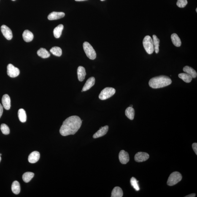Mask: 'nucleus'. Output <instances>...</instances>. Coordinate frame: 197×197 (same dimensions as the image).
I'll return each instance as SVG.
<instances>
[{
    "label": "nucleus",
    "instance_id": "f257e3e1",
    "mask_svg": "<svg viewBox=\"0 0 197 197\" xmlns=\"http://www.w3.org/2000/svg\"><path fill=\"white\" fill-rule=\"evenodd\" d=\"M82 124V120L77 116L68 117L63 122L60 130L62 136H66L74 135L78 131Z\"/></svg>",
    "mask_w": 197,
    "mask_h": 197
},
{
    "label": "nucleus",
    "instance_id": "f03ea898",
    "mask_svg": "<svg viewBox=\"0 0 197 197\" xmlns=\"http://www.w3.org/2000/svg\"><path fill=\"white\" fill-rule=\"evenodd\" d=\"M172 82L171 79L168 76L161 75L152 78L149 81V84L152 88H163L170 85Z\"/></svg>",
    "mask_w": 197,
    "mask_h": 197
},
{
    "label": "nucleus",
    "instance_id": "7ed1b4c3",
    "mask_svg": "<svg viewBox=\"0 0 197 197\" xmlns=\"http://www.w3.org/2000/svg\"><path fill=\"white\" fill-rule=\"evenodd\" d=\"M143 44L144 49L148 54L150 55L154 51V46L153 40L151 36H146L143 41Z\"/></svg>",
    "mask_w": 197,
    "mask_h": 197
},
{
    "label": "nucleus",
    "instance_id": "20e7f679",
    "mask_svg": "<svg viewBox=\"0 0 197 197\" xmlns=\"http://www.w3.org/2000/svg\"><path fill=\"white\" fill-rule=\"evenodd\" d=\"M83 47L86 55L90 59L94 60L96 58V54L94 49L90 44L87 42H84Z\"/></svg>",
    "mask_w": 197,
    "mask_h": 197
},
{
    "label": "nucleus",
    "instance_id": "39448f33",
    "mask_svg": "<svg viewBox=\"0 0 197 197\" xmlns=\"http://www.w3.org/2000/svg\"><path fill=\"white\" fill-rule=\"evenodd\" d=\"M182 179V176L180 173L178 171H174L169 176L167 183L168 185L171 186L178 183Z\"/></svg>",
    "mask_w": 197,
    "mask_h": 197
},
{
    "label": "nucleus",
    "instance_id": "423d86ee",
    "mask_svg": "<svg viewBox=\"0 0 197 197\" xmlns=\"http://www.w3.org/2000/svg\"><path fill=\"white\" fill-rule=\"evenodd\" d=\"M115 90L112 87H106L101 92L99 95V98L101 100L108 99L113 96L115 93Z\"/></svg>",
    "mask_w": 197,
    "mask_h": 197
},
{
    "label": "nucleus",
    "instance_id": "0eeeda50",
    "mask_svg": "<svg viewBox=\"0 0 197 197\" xmlns=\"http://www.w3.org/2000/svg\"><path fill=\"white\" fill-rule=\"evenodd\" d=\"M20 74V70L9 63L7 66V74L9 77L14 78L18 76Z\"/></svg>",
    "mask_w": 197,
    "mask_h": 197
},
{
    "label": "nucleus",
    "instance_id": "6e6552de",
    "mask_svg": "<svg viewBox=\"0 0 197 197\" xmlns=\"http://www.w3.org/2000/svg\"><path fill=\"white\" fill-rule=\"evenodd\" d=\"M1 31L3 35L7 40H11L12 38V31L8 27L5 25H3L1 27Z\"/></svg>",
    "mask_w": 197,
    "mask_h": 197
},
{
    "label": "nucleus",
    "instance_id": "1a4fd4ad",
    "mask_svg": "<svg viewBox=\"0 0 197 197\" xmlns=\"http://www.w3.org/2000/svg\"><path fill=\"white\" fill-rule=\"evenodd\" d=\"M149 157V154L147 152H139L136 154L134 157V160L136 162L140 163L147 161Z\"/></svg>",
    "mask_w": 197,
    "mask_h": 197
},
{
    "label": "nucleus",
    "instance_id": "9d476101",
    "mask_svg": "<svg viewBox=\"0 0 197 197\" xmlns=\"http://www.w3.org/2000/svg\"><path fill=\"white\" fill-rule=\"evenodd\" d=\"M119 158L120 163L123 164H126L130 160L128 152L124 150L120 151L119 155Z\"/></svg>",
    "mask_w": 197,
    "mask_h": 197
},
{
    "label": "nucleus",
    "instance_id": "9b49d317",
    "mask_svg": "<svg viewBox=\"0 0 197 197\" xmlns=\"http://www.w3.org/2000/svg\"><path fill=\"white\" fill-rule=\"evenodd\" d=\"M65 15L64 12H54L49 14L47 18L49 20H57L63 18Z\"/></svg>",
    "mask_w": 197,
    "mask_h": 197
},
{
    "label": "nucleus",
    "instance_id": "f8f14e48",
    "mask_svg": "<svg viewBox=\"0 0 197 197\" xmlns=\"http://www.w3.org/2000/svg\"><path fill=\"white\" fill-rule=\"evenodd\" d=\"M109 130V126L108 125H105L104 127H101L97 132L93 135V137L94 139H97L107 134Z\"/></svg>",
    "mask_w": 197,
    "mask_h": 197
},
{
    "label": "nucleus",
    "instance_id": "ddd939ff",
    "mask_svg": "<svg viewBox=\"0 0 197 197\" xmlns=\"http://www.w3.org/2000/svg\"><path fill=\"white\" fill-rule=\"evenodd\" d=\"M1 101L4 109L6 110H9L11 107V100L9 95H4L2 97Z\"/></svg>",
    "mask_w": 197,
    "mask_h": 197
},
{
    "label": "nucleus",
    "instance_id": "4468645a",
    "mask_svg": "<svg viewBox=\"0 0 197 197\" xmlns=\"http://www.w3.org/2000/svg\"><path fill=\"white\" fill-rule=\"evenodd\" d=\"M40 158V154L37 151H34L30 154L28 157V161L30 163H36Z\"/></svg>",
    "mask_w": 197,
    "mask_h": 197
},
{
    "label": "nucleus",
    "instance_id": "2eb2a0df",
    "mask_svg": "<svg viewBox=\"0 0 197 197\" xmlns=\"http://www.w3.org/2000/svg\"><path fill=\"white\" fill-rule=\"evenodd\" d=\"M95 77H92L89 78L86 82L85 85L82 89V90L83 91H85L90 89L95 85Z\"/></svg>",
    "mask_w": 197,
    "mask_h": 197
},
{
    "label": "nucleus",
    "instance_id": "dca6fc26",
    "mask_svg": "<svg viewBox=\"0 0 197 197\" xmlns=\"http://www.w3.org/2000/svg\"><path fill=\"white\" fill-rule=\"evenodd\" d=\"M77 74L78 79L80 82H82L85 78L86 75L85 68L82 66H79L77 68Z\"/></svg>",
    "mask_w": 197,
    "mask_h": 197
},
{
    "label": "nucleus",
    "instance_id": "f3484780",
    "mask_svg": "<svg viewBox=\"0 0 197 197\" xmlns=\"http://www.w3.org/2000/svg\"><path fill=\"white\" fill-rule=\"evenodd\" d=\"M23 36L24 40L27 42H31L34 38V35L33 33L28 30L24 31Z\"/></svg>",
    "mask_w": 197,
    "mask_h": 197
},
{
    "label": "nucleus",
    "instance_id": "a211bd4d",
    "mask_svg": "<svg viewBox=\"0 0 197 197\" xmlns=\"http://www.w3.org/2000/svg\"><path fill=\"white\" fill-rule=\"evenodd\" d=\"M183 70L185 73L191 76L193 78L196 77L197 72L193 68L188 66H186L183 68Z\"/></svg>",
    "mask_w": 197,
    "mask_h": 197
},
{
    "label": "nucleus",
    "instance_id": "6ab92c4d",
    "mask_svg": "<svg viewBox=\"0 0 197 197\" xmlns=\"http://www.w3.org/2000/svg\"><path fill=\"white\" fill-rule=\"evenodd\" d=\"M171 41L174 45L176 47H180L182 45V42L180 38L176 33L171 34Z\"/></svg>",
    "mask_w": 197,
    "mask_h": 197
},
{
    "label": "nucleus",
    "instance_id": "aec40b11",
    "mask_svg": "<svg viewBox=\"0 0 197 197\" xmlns=\"http://www.w3.org/2000/svg\"><path fill=\"white\" fill-rule=\"evenodd\" d=\"M123 192L122 189L119 187H116L112 190V197H122L123 196Z\"/></svg>",
    "mask_w": 197,
    "mask_h": 197
},
{
    "label": "nucleus",
    "instance_id": "412c9836",
    "mask_svg": "<svg viewBox=\"0 0 197 197\" xmlns=\"http://www.w3.org/2000/svg\"><path fill=\"white\" fill-rule=\"evenodd\" d=\"M63 28V26L62 24L58 25L55 28L53 31V34L55 38L58 39L61 36Z\"/></svg>",
    "mask_w": 197,
    "mask_h": 197
},
{
    "label": "nucleus",
    "instance_id": "4be33fe9",
    "mask_svg": "<svg viewBox=\"0 0 197 197\" xmlns=\"http://www.w3.org/2000/svg\"><path fill=\"white\" fill-rule=\"evenodd\" d=\"M37 55L41 58H49L50 56V54L45 48H41L38 50Z\"/></svg>",
    "mask_w": 197,
    "mask_h": 197
},
{
    "label": "nucleus",
    "instance_id": "5701e85b",
    "mask_svg": "<svg viewBox=\"0 0 197 197\" xmlns=\"http://www.w3.org/2000/svg\"><path fill=\"white\" fill-rule=\"evenodd\" d=\"M125 115L130 120L134 119L135 115L134 109L133 107H128L125 111Z\"/></svg>",
    "mask_w": 197,
    "mask_h": 197
},
{
    "label": "nucleus",
    "instance_id": "b1692460",
    "mask_svg": "<svg viewBox=\"0 0 197 197\" xmlns=\"http://www.w3.org/2000/svg\"><path fill=\"white\" fill-rule=\"evenodd\" d=\"M18 116L19 120L21 122L24 123L26 121L27 116L26 113L23 109H19Z\"/></svg>",
    "mask_w": 197,
    "mask_h": 197
},
{
    "label": "nucleus",
    "instance_id": "393cba45",
    "mask_svg": "<svg viewBox=\"0 0 197 197\" xmlns=\"http://www.w3.org/2000/svg\"><path fill=\"white\" fill-rule=\"evenodd\" d=\"M152 40H153L154 46V51H155V53H158L159 52V47L160 46V39L156 35H153L152 36Z\"/></svg>",
    "mask_w": 197,
    "mask_h": 197
},
{
    "label": "nucleus",
    "instance_id": "a878e982",
    "mask_svg": "<svg viewBox=\"0 0 197 197\" xmlns=\"http://www.w3.org/2000/svg\"><path fill=\"white\" fill-rule=\"evenodd\" d=\"M12 191L15 194H18L20 192V183L17 181H14L12 184Z\"/></svg>",
    "mask_w": 197,
    "mask_h": 197
},
{
    "label": "nucleus",
    "instance_id": "bb28decb",
    "mask_svg": "<svg viewBox=\"0 0 197 197\" xmlns=\"http://www.w3.org/2000/svg\"><path fill=\"white\" fill-rule=\"evenodd\" d=\"M179 78L187 83L191 82L193 79V77L186 73H181L179 74Z\"/></svg>",
    "mask_w": 197,
    "mask_h": 197
},
{
    "label": "nucleus",
    "instance_id": "cd10ccee",
    "mask_svg": "<svg viewBox=\"0 0 197 197\" xmlns=\"http://www.w3.org/2000/svg\"><path fill=\"white\" fill-rule=\"evenodd\" d=\"M50 52L54 55L58 57L61 56L62 54V51L61 48L58 47H52L50 49Z\"/></svg>",
    "mask_w": 197,
    "mask_h": 197
},
{
    "label": "nucleus",
    "instance_id": "c85d7f7f",
    "mask_svg": "<svg viewBox=\"0 0 197 197\" xmlns=\"http://www.w3.org/2000/svg\"><path fill=\"white\" fill-rule=\"evenodd\" d=\"M34 174L31 172H27L25 173L23 176V179L24 182H28L34 177Z\"/></svg>",
    "mask_w": 197,
    "mask_h": 197
},
{
    "label": "nucleus",
    "instance_id": "c756f323",
    "mask_svg": "<svg viewBox=\"0 0 197 197\" xmlns=\"http://www.w3.org/2000/svg\"><path fill=\"white\" fill-rule=\"evenodd\" d=\"M138 182H139V181L136 180V179L134 177H132L131 179H130V183H131L132 186L136 191H139L140 190Z\"/></svg>",
    "mask_w": 197,
    "mask_h": 197
},
{
    "label": "nucleus",
    "instance_id": "7c9ffc66",
    "mask_svg": "<svg viewBox=\"0 0 197 197\" xmlns=\"http://www.w3.org/2000/svg\"><path fill=\"white\" fill-rule=\"evenodd\" d=\"M1 129L3 134L5 135L9 134L10 132L9 127L5 124H2L1 125Z\"/></svg>",
    "mask_w": 197,
    "mask_h": 197
},
{
    "label": "nucleus",
    "instance_id": "2f4dec72",
    "mask_svg": "<svg viewBox=\"0 0 197 197\" xmlns=\"http://www.w3.org/2000/svg\"><path fill=\"white\" fill-rule=\"evenodd\" d=\"M187 4L188 1L187 0H178L176 4L178 7L179 8H184Z\"/></svg>",
    "mask_w": 197,
    "mask_h": 197
},
{
    "label": "nucleus",
    "instance_id": "473e14b6",
    "mask_svg": "<svg viewBox=\"0 0 197 197\" xmlns=\"http://www.w3.org/2000/svg\"><path fill=\"white\" fill-rule=\"evenodd\" d=\"M192 147L196 155H197V144L196 143H194L192 144Z\"/></svg>",
    "mask_w": 197,
    "mask_h": 197
},
{
    "label": "nucleus",
    "instance_id": "72a5a7b5",
    "mask_svg": "<svg viewBox=\"0 0 197 197\" xmlns=\"http://www.w3.org/2000/svg\"><path fill=\"white\" fill-rule=\"evenodd\" d=\"M3 112V107L1 104L0 103V118H1V115H2Z\"/></svg>",
    "mask_w": 197,
    "mask_h": 197
},
{
    "label": "nucleus",
    "instance_id": "f704fd0d",
    "mask_svg": "<svg viewBox=\"0 0 197 197\" xmlns=\"http://www.w3.org/2000/svg\"><path fill=\"white\" fill-rule=\"evenodd\" d=\"M196 196V194L195 193H192L190 194L187 195V196H185V197H194Z\"/></svg>",
    "mask_w": 197,
    "mask_h": 197
},
{
    "label": "nucleus",
    "instance_id": "c9c22d12",
    "mask_svg": "<svg viewBox=\"0 0 197 197\" xmlns=\"http://www.w3.org/2000/svg\"><path fill=\"white\" fill-rule=\"evenodd\" d=\"M75 1H87V0H75Z\"/></svg>",
    "mask_w": 197,
    "mask_h": 197
},
{
    "label": "nucleus",
    "instance_id": "e433bc0d",
    "mask_svg": "<svg viewBox=\"0 0 197 197\" xmlns=\"http://www.w3.org/2000/svg\"><path fill=\"white\" fill-rule=\"evenodd\" d=\"M133 106L132 105H130V107H133Z\"/></svg>",
    "mask_w": 197,
    "mask_h": 197
},
{
    "label": "nucleus",
    "instance_id": "4c0bfd02",
    "mask_svg": "<svg viewBox=\"0 0 197 197\" xmlns=\"http://www.w3.org/2000/svg\"><path fill=\"white\" fill-rule=\"evenodd\" d=\"M1 157L0 156V162H1Z\"/></svg>",
    "mask_w": 197,
    "mask_h": 197
},
{
    "label": "nucleus",
    "instance_id": "58836bf2",
    "mask_svg": "<svg viewBox=\"0 0 197 197\" xmlns=\"http://www.w3.org/2000/svg\"><path fill=\"white\" fill-rule=\"evenodd\" d=\"M101 1H105V0H101Z\"/></svg>",
    "mask_w": 197,
    "mask_h": 197
},
{
    "label": "nucleus",
    "instance_id": "ea45409f",
    "mask_svg": "<svg viewBox=\"0 0 197 197\" xmlns=\"http://www.w3.org/2000/svg\"><path fill=\"white\" fill-rule=\"evenodd\" d=\"M1 154L0 153V156H1Z\"/></svg>",
    "mask_w": 197,
    "mask_h": 197
},
{
    "label": "nucleus",
    "instance_id": "a19ab883",
    "mask_svg": "<svg viewBox=\"0 0 197 197\" xmlns=\"http://www.w3.org/2000/svg\"><path fill=\"white\" fill-rule=\"evenodd\" d=\"M196 12H197V8L196 9Z\"/></svg>",
    "mask_w": 197,
    "mask_h": 197
},
{
    "label": "nucleus",
    "instance_id": "79ce46f5",
    "mask_svg": "<svg viewBox=\"0 0 197 197\" xmlns=\"http://www.w3.org/2000/svg\"><path fill=\"white\" fill-rule=\"evenodd\" d=\"M12 1H15V0H12Z\"/></svg>",
    "mask_w": 197,
    "mask_h": 197
},
{
    "label": "nucleus",
    "instance_id": "37998d69",
    "mask_svg": "<svg viewBox=\"0 0 197 197\" xmlns=\"http://www.w3.org/2000/svg\"><path fill=\"white\" fill-rule=\"evenodd\" d=\"M82 92H83V90H82Z\"/></svg>",
    "mask_w": 197,
    "mask_h": 197
}]
</instances>
